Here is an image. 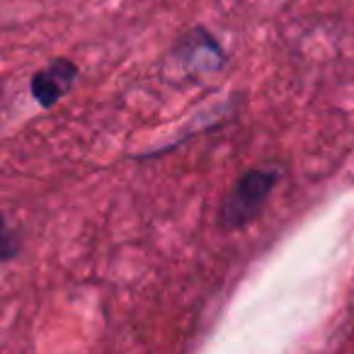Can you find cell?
I'll return each mask as SVG.
<instances>
[{
    "label": "cell",
    "instance_id": "cell-1",
    "mask_svg": "<svg viewBox=\"0 0 354 354\" xmlns=\"http://www.w3.org/2000/svg\"><path fill=\"white\" fill-rule=\"evenodd\" d=\"M277 175L274 167H255V170L245 172L231 187L221 204V221L226 228H243L250 221L260 216L265 209L267 199H270L272 189H274Z\"/></svg>",
    "mask_w": 354,
    "mask_h": 354
},
{
    "label": "cell",
    "instance_id": "cell-2",
    "mask_svg": "<svg viewBox=\"0 0 354 354\" xmlns=\"http://www.w3.org/2000/svg\"><path fill=\"white\" fill-rule=\"evenodd\" d=\"M78 78V66L68 59H56L51 61L46 68L37 71L35 78L30 83L32 97L41 104V107H54L61 97L71 90V85Z\"/></svg>",
    "mask_w": 354,
    "mask_h": 354
},
{
    "label": "cell",
    "instance_id": "cell-3",
    "mask_svg": "<svg viewBox=\"0 0 354 354\" xmlns=\"http://www.w3.org/2000/svg\"><path fill=\"white\" fill-rule=\"evenodd\" d=\"M17 250H20L17 236L10 231V226L6 223V218L0 216V262H6V260H10V257H15Z\"/></svg>",
    "mask_w": 354,
    "mask_h": 354
}]
</instances>
